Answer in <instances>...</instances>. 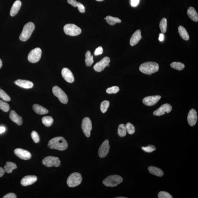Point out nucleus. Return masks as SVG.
<instances>
[{
  "mask_svg": "<svg viewBox=\"0 0 198 198\" xmlns=\"http://www.w3.org/2000/svg\"><path fill=\"white\" fill-rule=\"evenodd\" d=\"M48 146L50 149L62 151L67 148L68 145L63 137H60L51 139L48 143Z\"/></svg>",
  "mask_w": 198,
  "mask_h": 198,
  "instance_id": "obj_1",
  "label": "nucleus"
},
{
  "mask_svg": "<svg viewBox=\"0 0 198 198\" xmlns=\"http://www.w3.org/2000/svg\"><path fill=\"white\" fill-rule=\"evenodd\" d=\"M139 69L143 74L151 75L158 71L159 65L156 62H147L141 64Z\"/></svg>",
  "mask_w": 198,
  "mask_h": 198,
  "instance_id": "obj_2",
  "label": "nucleus"
},
{
  "mask_svg": "<svg viewBox=\"0 0 198 198\" xmlns=\"http://www.w3.org/2000/svg\"><path fill=\"white\" fill-rule=\"evenodd\" d=\"M35 26L32 22H29L24 25L23 31L20 36L21 41L25 42L29 39L35 29Z\"/></svg>",
  "mask_w": 198,
  "mask_h": 198,
  "instance_id": "obj_3",
  "label": "nucleus"
},
{
  "mask_svg": "<svg viewBox=\"0 0 198 198\" xmlns=\"http://www.w3.org/2000/svg\"><path fill=\"white\" fill-rule=\"evenodd\" d=\"M122 177L118 175L109 176L103 181V183L107 187H114L117 186L123 182Z\"/></svg>",
  "mask_w": 198,
  "mask_h": 198,
  "instance_id": "obj_4",
  "label": "nucleus"
},
{
  "mask_svg": "<svg viewBox=\"0 0 198 198\" xmlns=\"http://www.w3.org/2000/svg\"><path fill=\"white\" fill-rule=\"evenodd\" d=\"M82 178L81 175L78 173H71L67 180V184L69 187H75L82 182Z\"/></svg>",
  "mask_w": 198,
  "mask_h": 198,
  "instance_id": "obj_5",
  "label": "nucleus"
},
{
  "mask_svg": "<svg viewBox=\"0 0 198 198\" xmlns=\"http://www.w3.org/2000/svg\"><path fill=\"white\" fill-rule=\"evenodd\" d=\"M64 30L66 35L71 36L79 35L82 32L81 29L74 24H66L64 27Z\"/></svg>",
  "mask_w": 198,
  "mask_h": 198,
  "instance_id": "obj_6",
  "label": "nucleus"
},
{
  "mask_svg": "<svg viewBox=\"0 0 198 198\" xmlns=\"http://www.w3.org/2000/svg\"><path fill=\"white\" fill-rule=\"evenodd\" d=\"M52 92L54 95L59 99L60 102L64 104H67L68 102V97L61 88L57 86H54L52 89Z\"/></svg>",
  "mask_w": 198,
  "mask_h": 198,
  "instance_id": "obj_7",
  "label": "nucleus"
},
{
  "mask_svg": "<svg viewBox=\"0 0 198 198\" xmlns=\"http://www.w3.org/2000/svg\"><path fill=\"white\" fill-rule=\"evenodd\" d=\"M42 50L39 48H36L31 50L28 56V59L31 63L38 62L41 57Z\"/></svg>",
  "mask_w": 198,
  "mask_h": 198,
  "instance_id": "obj_8",
  "label": "nucleus"
},
{
  "mask_svg": "<svg viewBox=\"0 0 198 198\" xmlns=\"http://www.w3.org/2000/svg\"><path fill=\"white\" fill-rule=\"evenodd\" d=\"M82 128L83 131L86 137H89L91 134V131L92 129V124L90 119L86 117L83 119L82 123Z\"/></svg>",
  "mask_w": 198,
  "mask_h": 198,
  "instance_id": "obj_9",
  "label": "nucleus"
},
{
  "mask_svg": "<svg viewBox=\"0 0 198 198\" xmlns=\"http://www.w3.org/2000/svg\"><path fill=\"white\" fill-rule=\"evenodd\" d=\"M42 163L45 166L48 167L52 166L58 167L60 165L61 161L57 157L49 156L45 157L43 160Z\"/></svg>",
  "mask_w": 198,
  "mask_h": 198,
  "instance_id": "obj_10",
  "label": "nucleus"
},
{
  "mask_svg": "<svg viewBox=\"0 0 198 198\" xmlns=\"http://www.w3.org/2000/svg\"><path fill=\"white\" fill-rule=\"evenodd\" d=\"M110 146L109 141L106 139L100 147L98 150V155L100 158H103L106 157L110 151Z\"/></svg>",
  "mask_w": 198,
  "mask_h": 198,
  "instance_id": "obj_11",
  "label": "nucleus"
},
{
  "mask_svg": "<svg viewBox=\"0 0 198 198\" xmlns=\"http://www.w3.org/2000/svg\"><path fill=\"white\" fill-rule=\"evenodd\" d=\"M110 62V58L106 56L103 58L101 61L95 65L94 66V70L97 72H101L108 66Z\"/></svg>",
  "mask_w": 198,
  "mask_h": 198,
  "instance_id": "obj_12",
  "label": "nucleus"
},
{
  "mask_svg": "<svg viewBox=\"0 0 198 198\" xmlns=\"http://www.w3.org/2000/svg\"><path fill=\"white\" fill-rule=\"evenodd\" d=\"M172 110V107L170 104H165L162 105L160 108L153 112V115L156 116H160L165 114L169 113Z\"/></svg>",
  "mask_w": 198,
  "mask_h": 198,
  "instance_id": "obj_13",
  "label": "nucleus"
},
{
  "mask_svg": "<svg viewBox=\"0 0 198 198\" xmlns=\"http://www.w3.org/2000/svg\"><path fill=\"white\" fill-rule=\"evenodd\" d=\"M16 156L24 160H28L31 158V155L29 151L24 149L18 148L14 151Z\"/></svg>",
  "mask_w": 198,
  "mask_h": 198,
  "instance_id": "obj_14",
  "label": "nucleus"
},
{
  "mask_svg": "<svg viewBox=\"0 0 198 198\" xmlns=\"http://www.w3.org/2000/svg\"><path fill=\"white\" fill-rule=\"evenodd\" d=\"M161 98L160 96H151L143 98V103L146 106H154L159 101Z\"/></svg>",
  "mask_w": 198,
  "mask_h": 198,
  "instance_id": "obj_15",
  "label": "nucleus"
},
{
  "mask_svg": "<svg viewBox=\"0 0 198 198\" xmlns=\"http://www.w3.org/2000/svg\"><path fill=\"white\" fill-rule=\"evenodd\" d=\"M61 74L62 77L66 82L72 83L74 80V77L72 73L67 68H64L62 70Z\"/></svg>",
  "mask_w": 198,
  "mask_h": 198,
  "instance_id": "obj_16",
  "label": "nucleus"
},
{
  "mask_svg": "<svg viewBox=\"0 0 198 198\" xmlns=\"http://www.w3.org/2000/svg\"><path fill=\"white\" fill-rule=\"evenodd\" d=\"M197 118L196 111L195 109H191L187 116V121L189 124L191 126H194L197 123Z\"/></svg>",
  "mask_w": 198,
  "mask_h": 198,
  "instance_id": "obj_17",
  "label": "nucleus"
},
{
  "mask_svg": "<svg viewBox=\"0 0 198 198\" xmlns=\"http://www.w3.org/2000/svg\"><path fill=\"white\" fill-rule=\"evenodd\" d=\"M37 180V177L35 175H28L22 179L21 183L23 186L33 184Z\"/></svg>",
  "mask_w": 198,
  "mask_h": 198,
  "instance_id": "obj_18",
  "label": "nucleus"
},
{
  "mask_svg": "<svg viewBox=\"0 0 198 198\" xmlns=\"http://www.w3.org/2000/svg\"><path fill=\"white\" fill-rule=\"evenodd\" d=\"M15 83L21 88L28 89L33 87V83L27 80L18 79L16 80Z\"/></svg>",
  "mask_w": 198,
  "mask_h": 198,
  "instance_id": "obj_19",
  "label": "nucleus"
},
{
  "mask_svg": "<svg viewBox=\"0 0 198 198\" xmlns=\"http://www.w3.org/2000/svg\"><path fill=\"white\" fill-rule=\"evenodd\" d=\"M142 39L140 30H137L135 31L131 38L130 44L131 46H134L138 43Z\"/></svg>",
  "mask_w": 198,
  "mask_h": 198,
  "instance_id": "obj_20",
  "label": "nucleus"
},
{
  "mask_svg": "<svg viewBox=\"0 0 198 198\" xmlns=\"http://www.w3.org/2000/svg\"><path fill=\"white\" fill-rule=\"evenodd\" d=\"M10 118L12 121L15 123L19 126L23 123V119L21 116H19L15 111L11 110L9 115Z\"/></svg>",
  "mask_w": 198,
  "mask_h": 198,
  "instance_id": "obj_21",
  "label": "nucleus"
},
{
  "mask_svg": "<svg viewBox=\"0 0 198 198\" xmlns=\"http://www.w3.org/2000/svg\"><path fill=\"white\" fill-rule=\"evenodd\" d=\"M21 6V2L19 0L16 1L13 4L10 11V15L13 17L17 15Z\"/></svg>",
  "mask_w": 198,
  "mask_h": 198,
  "instance_id": "obj_22",
  "label": "nucleus"
},
{
  "mask_svg": "<svg viewBox=\"0 0 198 198\" xmlns=\"http://www.w3.org/2000/svg\"><path fill=\"white\" fill-rule=\"evenodd\" d=\"M187 14L188 16L192 21L195 22L198 21V14L195 8L191 7L187 10Z\"/></svg>",
  "mask_w": 198,
  "mask_h": 198,
  "instance_id": "obj_23",
  "label": "nucleus"
},
{
  "mask_svg": "<svg viewBox=\"0 0 198 198\" xmlns=\"http://www.w3.org/2000/svg\"><path fill=\"white\" fill-rule=\"evenodd\" d=\"M33 109L36 114L39 115L47 114L48 112V111L47 109L40 106V105L37 104L33 105Z\"/></svg>",
  "mask_w": 198,
  "mask_h": 198,
  "instance_id": "obj_24",
  "label": "nucleus"
},
{
  "mask_svg": "<svg viewBox=\"0 0 198 198\" xmlns=\"http://www.w3.org/2000/svg\"><path fill=\"white\" fill-rule=\"evenodd\" d=\"M148 170L151 174L158 177H162L164 175L163 172L161 169L158 168L150 166L148 168Z\"/></svg>",
  "mask_w": 198,
  "mask_h": 198,
  "instance_id": "obj_25",
  "label": "nucleus"
},
{
  "mask_svg": "<svg viewBox=\"0 0 198 198\" xmlns=\"http://www.w3.org/2000/svg\"><path fill=\"white\" fill-rule=\"evenodd\" d=\"M178 32L180 36L185 40H188L189 39V36L186 29L182 26H180L178 28Z\"/></svg>",
  "mask_w": 198,
  "mask_h": 198,
  "instance_id": "obj_26",
  "label": "nucleus"
},
{
  "mask_svg": "<svg viewBox=\"0 0 198 198\" xmlns=\"http://www.w3.org/2000/svg\"><path fill=\"white\" fill-rule=\"evenodd\" d=\"M17 165L15 163L7 161L6 163V164L4 166V170L7 173H11L12 171L17 169Z\"/></svg>",
  "mask_w": 198,
  "mask_h": 198,
  "instance_id": "obj_27",
  "label": "nucleus"
},
{
  "mask_svg": "<svg viewBox=\"0 0 198 198\" xmlns=\"http://www.w3.org/2000/svg\"><path fill=\"white\" fill-rule=\"evenodd\" d=\"M105 19L110 25H114L116 23H121V20L117 17H113L111 16H107Z\"/></svg>",
  "mask_w": 198,
  "mask_h": 198,
  "instance_id": "obj_28",
  "label": "nucleus"
},
{
  "mask_svg": "<svg viewBox=\"0 0 198 198\" xmlns=\"http://www.w3.org/2000/svg\"><path fill=\"white\" fill-rule=\"evenodd\" d=\"M85 62L86 65L88 66H90L94 62L93 56L91 55L90 51L86 52L85 55Z\"/></svg>",
  "mask_w": 198,
  "mask_h": 198,
  "instance_id": "obj_29",
  "label": "nucleus"
},
{
  "mask_svg": "<svg viewBox=\"0 0 198 198\" xmlns=\"http://www.w3.org/2000/svg\"><path fill=\"white\" fill-rule=\"evenodd\" d=\"M42 122L44 126L49 127L52 126L53 123V119L51 116H44L42 119Z\"/></svg>",
  "mask_w": 198,
  "mask_h": 198,
  "instance_id": "obj_30",
  "label": "nucleus"
},
{
  "mask_svg": "<svg viewBox=\"0 0 198 198\" xmlns=\"http://www.w3.org/2000/svg\"><path fill=\"white\" fill-rule=\"evenodd\" d=\"M127 132L126 127L124 124L119 125L118 128V134L119 136L121 137H125L126 135Z\"/></svg>",
  "mask_w": 198,
  "mask_h": 198,
  "instance_id": "obj_31",
  "label": "nucleus"
},
{
  "mask_svg": "<svg viewBox=\"0 0 198 198\" xmlns=\"http://www.w3.org/2000/svg\"><path fill=\"white\" fill-rule=\"evenodd\" d=\"M171 67L175 69L181 70H182L185 68V65L180 62H174L171 64Z\"/></svg>",
  "mask_w": 198,
  "mask_h": 198,
  "instance_id": "obj_32",
  "label": "nucleus"
},
{
  "mask_svg": "<svg viewBox=\"0 0 198 198\" xmlns=\"http://www.w3.org/2000/svg\"><path fill=\"white\" fill-rule=\"evenodd\" d=\"M160 28L163 33L166 32L167 29V20L166 18H163L160 23Z\"/></svg>",
  "mask_w": 198,
  "mask_h": 198,
  "instance_id": "obj_33",
  "label": "nucleus"
},
{
  "mask_svg": "<svg viewBox=\"0 0 198 198\" xmlns=\"http://www.w3.org/2000/svg\"><path fill=\"white\" fill-rule=\"evenodd\" d=\"M110 103L109 101L105 100L101 103L100 109L103 113H106L110 106Z\"/></svg>",
  "mask_w": 198,
  "mask_h": 198,
  "instance_id": "obj_34",
  "label": "nucleus"
},
{
  "mask_svg": "<svg viewBox=\"0 0 198 198\" xmlns=\"http://www.w3.org/2000/svg\"><path fill=\"white\" fill-rule=\"evenodd\" d=\"M127 132L129 134L133 135L135 132V128L133 125L130 123H127L126 126Z\"/></svg>",
  "mask_w": 198,
  "mask_h": 198,
  "instance_id": "obj_35",
  "label": "nucleus"
},
{
  "mask_svg": "<svg viewBox=\"0 0 198 198\" xmlns=\"http://www.w3.org/2000/svg\"><path fill=\"white\" fill-rule=\"evenodd\" d=\"M0 109L5 112H7L10 110V106L7 103L0 100Z\"/></svg>",
  "mask_w": 198,
  "mask_h": 198,
  "instance_id": "obj_36",
  "label": "nucleus"
},
{
  "mask_svg": "<svg viewBox=\"0 0 198 198\" xmlns=\"http://www.w3.org/2000/svg\"><path fill=\"white\" fill-rule=\"evenodd\" d=\"M0 98L5 101H9L11 100L10 97L1 88H0Z\"/></svg>",
  "mask_w": 198,
  "mask_h": 198,
  "instance_id": "obj_37",
  "label": "nucleus"
},
{
  "mask_svg": "<svg viewBox=\"0 0 198 198\" xmlns=\"http://www.w3.org/2000/svg\"><path fill=\"white\" fill-rule=\"evenodd\" d=\"M119 90L120 89L118 87L114 86L107 89L106 92L107 93L109 94H116L119 92Z\"/></svg>",
  "mask_w": 198,
  "mask_h": 198,
  "instance_id": "obj_38",
  "label": "nucleus"
},
{
  "mask_svg": "<svg viewBox=\"0 0 198 198\" xmlns=\"http://www.w3.org/2000/svg\"><path fill=\"white\" fill-rule=\"evenodd\" d=\"M142 149L143 151L147 153H151L156 150V148L153 145H149L146 147H142Z\"/></svg>",
  "mask_w": 198,
  "mask_h": 198,
  "instance_id": "obj_39",
  "label": "nucleus"
},
{
  "mask_svg": "<svg viewBox=\"0 0 198 198\" xmlns=\"http://www.w3.org/2000/svg\"><path fill=\"white\" fill-rule=\"evenodd\" d=\"M159 198H172L173 196L170 194L166 191H161L158 194Z\"/></svg>",
  "mask_w": 198,
  "mask_h": 198,
  "instance_id": "obj_40",
  "label": "nucleus"
},
{
  "mask_svg": "<svg viewBox=\"0 0 198 198\" xmlns=\"http://www.w3.org/2000/svg\"><path fill=\"white\" fill-rule=\"evenodd\" d=\"M31 137L34 142L35 143H38L39 142L40 138L37 132L35 131H32L31 134Z\"/></svg>",
  "mask_w": 198,
  "mask_h": 198,
  "instance_id": "obj_41",
  "label": "nucleus"
},
{
  "mask_svg": "<svg viewBox=\"0 0 198 198\" xmlns=\"http://www.w3.org/2000/svg\"><path fill=\"white\" fill-rule=\"evenodd\" d=\"M103 49L101 46H100V47L97 48L95 51L94 52V54L95 56H97L99 55H101L103 53Z\"/></svg>",
  "mask_w": 198,
  "mask_h": 198,
  "instance_id": "obj_42",
  "label": "nucleus"
},
{
  "mask_svg": "<svg viewBox=\"0 0 198 198\" xmlns=\"http://www.w3.org/2000/svg\"><path fill=\"white\" fill-rule=\"evenodd\" d=\"M77 7L79 11L82 13H84L85 12V7L80 2H78Z\"/></svg>",
  "mask_w": 198,
  "mask_h": 198,
  "instance_id": "obj_43",
  "label": "nucleus"
},
{
  "mask_svg": "<svg viewBox=\"0 0 198 198\" xmlns=\"http://www.w3.org/2000/svg\"><path fill=\"white\" fill-rule=\"evenodd\" d=\"M140 0H131V5L133 7H137L138 5Z\"/></svg>",
  "mask_w": 198,
  "mask_h": 198,
  "instance_id": "obj_44",
  "label": "nucleus"
},
{
  "mask_svg": "<svg viewBox=\"0 0 198 198\" xmlns=\"http://www.w3.org/2000/svg\"><path fill=\"white\" fill-rule=\"evenodd\" d=\"M68 2L74 7H77L78 2L76 0H68Z\"/></svg>",
  "mask_w": 198,
  "mask_h": 198,
  "instance_id": "obj_45",
  "label": "nucleus"
},
{
  "mask_svg": "<svg viewBox=\"0 0 198 198\" xmlns=\"http://www.w3.org/2000/svg\"><path fill=\"white\" fill-rule=\"evenodd\" d=\"M3 198H16L17 196L15 194L13 193H9L3 197Z\"/></svg>",
  "mask_w": 198,
  "mask_h": 198,
  "instance_id": "obj_46",
  "label": "nucleus"
},
{
  "mask_svg": "<svg viewBox=\"0 0 198 198\" xmlns=\"http://www.w3.org/2000/svg\"><path fill=\"white\" fill-rule=\"evenodd\" d=\"M5 170L2 167H0V177H2L5 173Z\"/></svg>",
  "mask_w": 198,
  "mask_h": 198,
  "instance_id": "obj_47",
  "label": "nucleus"
},
{
  "mask_svg": "<svg viewBox=\"0 0 198 198\" xmlns=\"http://www.w3.org/2000/svg\"><path fill=\"white\" fill-rule=\"evenodd\" d=\"M164 39V35L163 34H160L159 35V40L160 41H163Z\"/></svg>",
  "mask_w": 198,
  "mask_h": 198,
  "instance_id": "obj_48",
  "label": "nucleus"
},
{
  "mask_svg": "<svg viewBox=\"0 0 198 198\" xmlns=\"http://www.w3.org/2000/svg\"><path fill=\"white\" fill-rule=\"evenodd\" d=\"M5 131V128L3 127H0V134L3 133Z\"/></svg>",
  "mask_w": 198,
  "mask_h": 198,
  "instance_id": "obj_49",
  "label": "nucleus"
},
{
  "mask_svg": "<svg viewBox=\"0 0 198 198\" xmlns=\"http://www.w3.org/2000/svg\"><path fill=\"white\" fill-rule=\"evenodd\" d=\"M2 60H1V59H0V68L2 67Z\"/></svg>",
  "mask_w": 198,
  "mask_h": 198,
  "instance_id": "obj_50",
  "label": "nucleus"
},
{
  "mask_svg": "<svg viewBox=\"0 0 198 198\" xmlns=\"http://www.w3.org/2000/svg\"><path fill=\"white\" fill-rule=\"evenodd\" d=\"M116 198H127V197H116Z\"/></svg>",
  "mask_w": 198,
  "mask_h": 198,
  "instance_id": "obj_51",
  "label": "nucleus"
},
{
  "mask_svg": "<svg viewBox=\"0 0 198 198\" xmlns=\"http://www.w3.org/2000/svg\"><path fill=\"white\" fill-rule=\"evenodd\" d=\"M96 1H104V0H96Z\"/></svg>",
  "mask_w": 198,
  "mask_h": 198,
  "instance_id": "obj_52",
  "label": "nucleus"
}]
</instances>
